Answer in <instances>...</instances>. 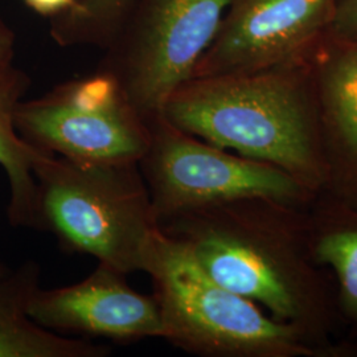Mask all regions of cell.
<instances>
[{"mask_svg": "<svg viewBox=\"0 0 357 357\" xmlns=\"http://www.w3.org/2000/svg\"><path fill=\"white\" fill-rule=\"evenodd\" d=\"M151 139L139 160L160 224L178 213L243 197L310 204L317 192L278 167L230 153L168 122L150 121Z\"/></svg>", "mask_w": 357, "mask_h": 357, "instance_id": "6", "label": "cell"}, {"mask_svg": "<svg viewBox=\"0 0 357 357\" xmlns=\"http://www.w3.org/2000/svg\"><path fill=\"white\" fill-rule=\"evenodd\" d=\"M162 115L213 146L281 168L317 193L324 190L310 60L255 73L193 77L172 93Z\"/></svg>", "mask_w": 357, "mask_h": 357, "instance_id": "2", "label": "cell"}, {"mask_svg": "<svg viewBox=\"0 0 357 357\" xmlns=\"http://www.w3.org/2000/svg\"><path fill=\"white\" fill-rule=\"evenodd\" d=\"M7 270H8V268H6V266H4V265L0 262V275H3V274L7 271Z\"/></svg>", "mask_w": 357, "mask_h": 357, "instance_id": "18", "label": "cell"}, {"mask_svg": "<svg viewBox=\"0 0 357 357\" xmlns=\"http://www.w3.org/2000/svg\"><path fill=\"white\" fill-rule=\"evenodd\" d=\"M143 273L153 282L162 340L200 357H330L289 324L218 282L160 230Z\"/></svg>", "mask_w": 357, "mask_h": 357, "instance_id": "4", "label": "cell"}, {"mask_svg": "<svg viewBox=\"0 0 357 357\" xmlns=\"http://www.w3.org/2000/svg\"><path fill=\"white\" fill-rule=\"evenodd\" d=\"M205 273L301 332L330 357L356 356L343 330L330 274L315 261L308 204L243 197L192 209L159 224Z\"/></svg>", "mask_w": 357, "mask_h": 357, "instance_id": "1", "label": "cell"}, {"mask_svg": "<svg viewBox=\"0 0 357 357\" xmlns=\"http://www.w3.org/2000/svg\"><path fill=\"white\" fill-rule=\"evenodd\" d=\"M310 64L327 174L323 191L357 206V44L324 40Z\"/></svg>", "mask_w": 357, "mask_h": 357, "instance_id": "10", "label": "cell"}, {"mask_svg": "<svg viewBox=\"0 0 357 357\" xmlns=\"http://www.w3.org/2000/svg\"><path fill=\"white\" fill-rule=\"evenodd\" d=\"M40 282L41 268L35 261L0 275V357L109 356V345L50 331L29 317Z\"/></svg>", "mask_w": 357, "mask_h": 357, "instance_id": "11", "label": "cell"}, {"mask_svg": "<svg viewBox=\"0 0 357 357\" xmlns=\"http://www.w3.org/2000/svg\"><path fill=\"white\" fill-rule=\"evenodd\" d=\"M29 89V77L13 61L0 63V167L10 184L7 217L13 227H32L35 178L33 166L41 151L17 134L15 114Z\"/></svg>", "mask_w": 357, "mask_h": 357, "instance_id": "13", "label": "cell"}, {"mask_svg": "<svg viewBox=\"0 0 357 357\" xmlns=\"http://www.w3.org/2000/svg\"><path fill=\"white\" fill-rule=\"evenodd\" d=\"M134 3L135 0H77L70 11L52 19V38L61 47L106 48Z\"/></svg>", "mask_w": 357, "mask_h": 357, "instance_id": "14", "label": "cell"}, {"mask_svg": "<svg viewBox=\"0 0 357 357\" xmlns=\"http://www.w3.org/2000/svg\"><path fill=\"white\" fill-rule=\"evenodd\" d=\"M125 273L98 264L86 278L54 289L40 287L29 317L60 335L100 337L118 344L162 339L163 324L153 294L135 291Z\"/></svg>", "mask_w": 357, "mask_h": 357, "instance_id": "9", "label": "cell"}, {"mask_svg": "<svg viewBox=\"0 0 357 357\" xmlns=\"http://www.w3.org/2000/svg\"><path fill=\"white\" fill-rule=\"evenodd\" d=\"M339 0H231L193 77L255 73L308 61Z\"/></svg>", "mask_w": 357, "mask_h": 357, "instance_id": "8", "label": "cell"}, {"mask_svg": "<svg viewBox=\"0 0 357 357\" xmlns=\"http://www.w3.org/2000/svg\"><path fill=\"white\" fill-rule=\"evenodd\" d=\"M326 40L357 44V0H339Z\"/></svg>", "mask_w": 357, "mask_h": 357, "instance_id": "15", "label": "cell"}, {"mask_svg": "<svg viewBox=\"0 0 357 357\" xmlns=\"http://www.w3.org/2000/svg\"><path fill=\"white\" fill-rule=\"evenodd\" d=\"M308 227L314 258L331 277L342 327L357 345V206L319 192L308 204Z\"/></svg>", "mask_w": 357, "mask_h": 357, "instance_id": "12", "label": "cell"}, {"mask_svg": "<svg viewBox=\"0 0 357 357\" xmlns=\"http://www.w3.org/2000/svg\"><path fill=\"white\" fill-rule=\"evenodd\" d=\"M15 33L10 26L0 20V63L13 61Z\"/></svg>", "mask_w": 357, "mask_h": 357, "instance_id": "17", "label": "cell"}, {"mask_svg": "<svg viewBox=\"0 0 357 357\" xmlns=\"http://www.w3.org/2000/svg\"><path fill=\"white\" fill-rule=\"evenodd\" d=\"M22 1L31 11L51 19L70 11L77 3V0H22Z\"/></svg>", "mask_w": 357, "mask_h": 357, "instance_id": "16", "label": "cell"}, {"mask_svg": "<svg viewBox=\"0 0 357 357\" xmlns=\"http://www.w3.org/2000/svg\"><path fill=\"white\" fill-rule=\"evenodd\" d=\"M15 126L41 153L90 163H139L151 139L150 121L101 69L23 100Z\"/></svg>", "mask_w": 357, "mask_h": 357, "instance_id": "7", "label": "cell"}, {"mask_svg": "<svg viewBox=\"0 0 357 357\" xmlns=\"http://www.w3.org/2000/svg\"><path fill=\"white\" fill-rule=\"evenodd\" d=\"M32 227L66 253L125 274L143 271L159 222L138 163H90L43 153L33 166Z\"/></svg>", "mask_w": 357, "mask_h": 357, "instance_id": "3", "label": "cell"}, {"mask_svg": "<svg viewBox=\"0 0 357 357\" xmlns=\"http://www.w3.org/2000/svg\"><path fill=\"white\" fill-rule=\"evenodd\" d=\"M231 0H135L100 69L147 121L191 79Z\"/></svg>", "mask_w": 357, "mask_h": 357, "instance_id": "5", "label": "cell"}]
</instances>
